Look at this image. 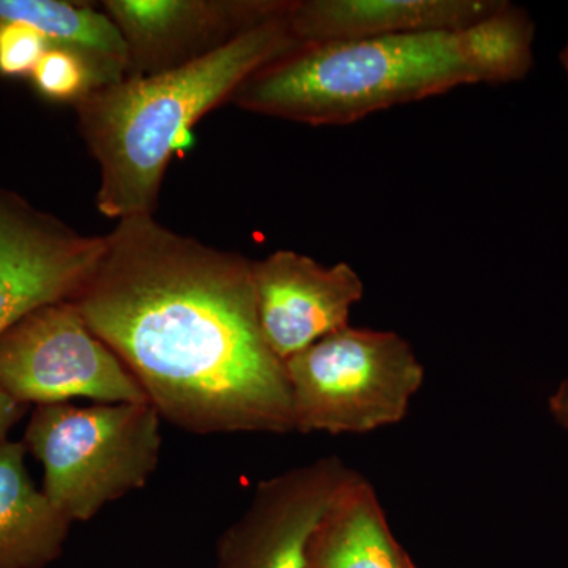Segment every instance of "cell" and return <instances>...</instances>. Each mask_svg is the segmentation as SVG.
Instances as JSON below:
<instances>
[{
	"mask_svg": "<svg viewBox=\"0 0 568 568\" xmlns=\"http://www.w3.org/2000/svg\"><path fill=\"white\" fill-rule=\"evenodd\" d=\"M71 298L164 420L194 435L294 432L286 366L265 343L253 261L119 220Z\"/></svg>",
	"mask_w": 568,
	"mask_h": 568,
	"instance_id": "obj_1",
	"label": "cell"
},
{
	"mask_svg": "<svg viewBox=\"0 0 568 568\" xmlns=\"http://www.w3.org/2000/svg\"><path fill=\"white\" fill-rule=\"evenodd\" d=\"M534 39L528 11L508 3L457 31L304 44L254 71L231 103L305 125H349L462 85L523 80L532 69Z\"/></svg>",
	"mask_w": 568,
	"mask_h": 568,
	"instance_id": "obj_2",
	"label": "cell"
},
{
	"mask_svg": "<svg viewBox=\"0 0 568 568\" xmlns=\"http://www.w3.org/2000/svg\"><path fill=\"white\" fill-rule=\"evenodd\" d=\"M287 7L197 61L123 78L74 106L82 140L99 164L100 213L118 222L153 215L168 163L194 123L231 102L254 71L304 47L291 32Z\"/></svg>",
	"mask_w": 568,
	"mask_h": 568,
	"instance_id": "obj_3",
	"label": "cell"
},
{
	"mask_svg": "<svg viewBox=\"0 0 568 568\" xmlns=\"http://www.w3.org/2000/svg\"><path fill=\"white\" fill-rule=\"evenodd\" d=\"M162 416L151 403L36 406L24 443L43 466V493L71 523L144 488L160 465Z\"/></svg>",
	"mask_w": 568,
	"mask_h": 568,
	"instance_id": "obj_4",
	"label": "cell"
},
{
	"mask_svg": "<svg viewBox=\"0 0 568 568\" xmlns=\"http://www.w3.org/2000/svg\"><path fill=\"white\" fill-rule=\"evenodd\" d=\"M294 432L364 435L406 417L425 381L396 332L346 325L284 362Z\"/></svg>",
	"mask_w": 568,
	"mask_h": 568,
	"instance_id": "obj_5",
	"label": "cell"
},
{
	"mask_svg": "<svg viewBox=\"0 0 568 568\" xmlns=\"http://www.w3.org/2000/svg\"><path fill=\"white\" fill-rule=\"evenodd\" d=\"M0 388L28 406L73 398L100 405L149 402L71 301L41 305L0 335Z\"/></svg>",
	"mask_w": 568,
	"mask_h": 568,
	"instance_id": "obj_6",
	"label": "cell"
},
{
	"mask_svg": "<svg viewBox=\"0 0 568 568\" xmlns=\"http://www.w3.org/2000/svg\"><path fill=\"white\" fill-rule=\"evenodd\" d=\"M103 245V235L82 234L0 189V335L41 305L71 301Z\"/></svg>",
	"mask_w": 568,
	"mask_h": 568,
	"instance_id": "obj_7",
	"label": "cell"
},
{
	"mask_svg": "<svg viewBox=\"0 0 568 568\" xmlns=\"http://www.w3.org/2000/svg\"><path fill=\"white\" fill-rule=\"evenodd\" d=\"M353 470L342 458L324 457L261 481L219 538V568H305L310 536Z\"/></svg>",
	"mask_w": 568,
	"mask_h": 568,
	"instance_id": "obj_8",
	"label": "cell"
},
{
	"mask_svg": "<svg viewBox=\"0 0 568 568\" xmlns=\"http://www.w3.org/2000/svg\"><path fill=\"white\" fill-rule=\"evenodd\" d=\"M290 0H104L129 50L126 77L178 69L286 10ZM125 77V78H126Z\"/></svg>",
	"mask_w": 568,
	"mask_h": 568,
	"instance_id": "obj_9",
	"label": "cell"
},
{
	"mask_svg": "<svg viewBox=\"0 0 568 568\" xmlns=\"http://www.w3.org/2000/svg\"><path fill=\"white\" fill-rule=\"evenodd\" d=\"M253 284L261 334L283 362L349 325L365 293L349 264L325 267L291 250L253 261Z\"/></svg>",
	"mask_w": 568,
	"mask_h": 568,
	"instance_id": "obj_10",
	"label": "cell"
},
{
	"mask_svg": "<svg viewBox=\"0 0 568 568\" xmlns=\"http://www.w3.org/2000/svg\"><path fill=\"white\" fill-rule=\"evenodd\" d=\"M506 0H290L286 18L301 44L457 31L495 17Z\"/></svg>",
	"mask_w": 568,
	"mask_h": 568,
	"instance_id": "obj_11",
	"label": "cell"
},
{
	"mask_svg": "<svg viewBox=\"0 0 568 568\" xmlns=\"http://www.w3.org/2000/svg\"><path fill=\"white\" fill-rule=\"evenodd\" d=\"M305 568H416L368 478L353 470L306 545Z\"/></svg>",
	"mask_w": 568,
	"mask_h": 568,
	"instance_id": "obj_12",
	"label": "cell"
},
{
	"mask_svg": "<svg viewBox=\"0 0 568 568\" xmlns=\"http://www.w3.org/2000/svg\"><path fill=\"white\" fill-rule=\"evenodd\" d=\"M26 454L22 440L0 444V568H47L73 525L32 484Z\"/></svg>",
	"mask_w": 568,
	"mask_h": 568,
	"instance_id": "obj_13",
	"label": "cell"
},
{
	"mask_svg": "<svg viewBox=\"0 0 568 568\" xmlns=\"http://www.w3.org/2000/svg\"><path fill=\"white\" fill-rule=\"evenodd\" d=\"M125 77L126 67L106 55L69 44H52L29 81L37 95L77 106L92 93Z\"/></svg>",
	"mask_w": 568,
	"mask_h": 568,
	"instance_id": "obj_14",
	"label": "cell"
},
{
	"mask_svg": "<svg viewBox=\"0 0 568 568\" xmlns=\"http://www.w3.org/2000/svg\"><path fill=\"white\" fill-rule=\"evenodd\" d=\"M28 410V405H22L0 388V444L9 439V433Z\"/></svg>",
	"mask_w": 568,
	"mask_h": 568,
	"instance_id": "obj_15",
	"label": "cell"
},
{
	"mask_svg": "<svg viewBox=\"0 0 568 568\" xmlns=\"http://www.w3.org/2000/svg\"><path fill=\"white\" fill-rule=\"evenodd\" d=\"M548 410L556 424L568 429V379L562 381L549 395Z\"/></svg>",
	"mask_w": 568,
	"mask_h": 568,
	"instance_id": "obj_16",
	"label": "cell"
},
{
	"mask_svg": "<svg viewBox=\"0 0 568 568\" xmlns=\"http://www.w3.org/2000/svg\"><path fill=\"white\" fill-rule=\"evenodd\" d=\"M560 63H562L564 73H566L567 78V89H568V37L566 44H564L562 51H560Z\"/></svg>",
	"mask_w": 568,
	"mask_h": 568,
	"instance_id": "obj_17",
	"label": "cell"
}]
</instances>
